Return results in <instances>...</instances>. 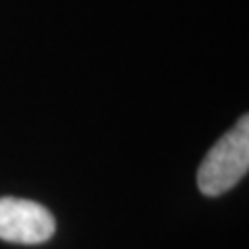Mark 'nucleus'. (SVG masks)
<instances>
[{
	"mask_svg": "<svg viewBox=\"0 0 249 249\" xmlns=\"http://www.w3.org/2000/svg\"><path fill=\"white\" fill-rule=\"evenodd\" d=\"M56 232V220L46 206L21 197H0V239L17 245H42Z\"/></svg>",
	"mask_w": 249,
	"mask_h": 249,
	"instance_id": "f03ea898",
	"label": "nucleus"
},
{
	"mask_svg": "<svg viewBox=\"0 0 249 249\" xmlns=\"http://www.w3.org/2000/svg\"><path fill=\"white\" fill-rule=\"evenodd\" d=\"M249 170V116L243 114L227 131L197 168V187L206 197H218L232 189Z\"/></svg>",
	"mask_w": 249,
	"mask_h": 249,
	"instance_id": "f257e3e1",
	"label": "nucleus"
}]
</instances>
